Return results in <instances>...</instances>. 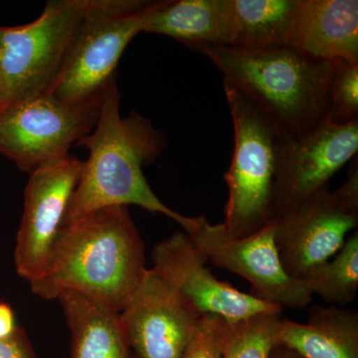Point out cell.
Listing matches in <instances>:
<instances>
[{
  "label": "cell",
  "instance_id": "6da1fadb",
  "mask_svg": "<svg viewBox=\"0 0 358 358\" xmlns=\"http://www.w3.org/2000/svg\"><path fill=\"white\" fill-rule=\"evenodd\" d=\"M147 270L129 207H105L63 226L44 274L30 287L44 300L73 291L120 313Z\"/></svg>",
  "mask_w": 358,
  "mask_h": 358
},
{
  "label": "cell",
  "instance_id": "7a4b0ae2",
  "mask_svg": "<svg viewBox=\"0 0 358 358\" xmlns=\"http://www.w3.org/2000/svg\"><path fill=\"white\" fill-rule=\"evenodd\" d=\"M76 145L86 148L89 155L64 225L96 209L129 205L162 214L182 228L187 225L190 217L167 207L148 183L143 166L164 150V136L140 115L122 117L115 77L103 90L95 128Z\"/></svg>",
  "mask_w": 358,
  "mask_h": 358
},
{
  "label": "cell",
  "instance_id": "3957f363",
  "mask_svg": "<svg viewBox=\"0 0 358 358\" xmlns=\"http://www.w3.org/2000/svg\"><path fill=\"white\" fill-rule=\"evenodd\" d=\"M209 59L228 82L248 96L291 140L329 124V84L336 61L291 48L246 50L227 46L192 49Z\"/></svg>",
  "mask_w": 358,
  "mask_h": 358
},
{
  "label": "cell",
  "instance_id": "277c9868",
  "mask_svg": "<svg viewBox=\"0 0 358 358\" xmlns=\"http://www.w3.org/2000/svg\"><path fill=\"white\" fill-rule=\"evenodd\" d=\"M234 129L224 229L245 237L275 221V176L285 141L289 138L248 96L224 81Z\"/></svg>",
  "mask_w": 358,
  "mask_h": 358
},
{
  "label": "cell",
  "instance_id": "5b68a950",
  "mask_svg": "<svg viewBox=\"0 0 358 358\" xmlns=\"http://www.w3.org/2000/svg\"><path fill=\"white\" fill-rule=\"evenodd\" d=\"M93 4L94 0H51L32 22L0 26L1 112L51 89Z\"/></svg>",
  "mask_w": 358,
  "mask_h": 358
},
{
  "label": "cell",
  "instance_id": "8992f818",
  "mask_svg": "<svg viewBox=\"0 0 358 358\" xmlns=\"http://www.w3.org/2000/svg\"><path fill=\"white\" fill-rule=\"evenodd\" d=\"M155 1L94 0L62 72L47 93L64 102L102 96L124 49L143 32Z\"/></svg>",
  "mask_w": 358,
  "mask_h": 358
},
{
  "label": "cell",
  "instance_id": "52a82bcc",
  "mask_svg": "<svg viewBox=\"0 0 358 358\" xmlns=\"http://www.w3.org/2000/svg\"><path fill=\"white\" fill-rule=\"evenodd\" d=\"M101 99L69 103L44 93L10 103L0 113V155L28 173L69 155L95 128Z\"/></svg>",
  "mask_w": 358,
  "mask_h": 358
},
{
  "label": "cell",
  "instance_id": "ba28073f",
  "mask_svg": "<svg viewBox=\"0 0 358 358\" xmlns=\"http://www.w3.org/2000/svg\"><path fill=\"white\" fill-rule=\"evenodd\" d=\"M207 262L244 278L254 296L284 310L308 307L313 294L301 280L286 272L277 243L275 220L248 236L235 237L222 224H210L205 216L190 217L183 228Z\"/></svg>",
  "mask_w": 358,
  "mask_h": 358
},
{
  "label": "cell",
  "instance_id": "9c48e42d",
  "mask_svg": "<svg viewBox=\"0 0 358 358\" xmlns=\"http://www.w3.org/2000/svg\"><path fill=\"white\" fill-rule=\"evenodd\" d=\"M358 225V166L352 164L341 187L326 189L275 219V243L294 279L331 260Z\"/></svg>",
  "mask_w": 358,
  "mask_h": 358
},
{
  "label": "cell",
  "instance_id": "30bf717a",
  "mask_svg": "<svg viewBox=\"0 0 358 358\" xmlns=\"http://www.w3.org/2000/svg\"><path fill=\"white\" fill-rule=\"evenodd\" d=\"M82 166L83 162L69 154L29 173L14 250L16 271L29 284L40 279L46 270Z\"/></svg>",
  "mask_w": 358,
  "mask_h": 358
},
{
  "label": "cell",
  "instance_id": "8fae6325",
  "mask_svg": "<svg viewBox=\"0 0 358 358\" xmlns=\"http://www.w3.org/2000/svg\"><path fill=\"white\" fill-rule=\"evenodd\" d=\"M154 270L197 315H216L235 322L262 313H282V308L229 282L218 280L207 260L185 232H176L155 245Z\"/></svg>",
  "mask_w": 358,
  "mask_h": 358
},
{
  "label": "cell",
  "instance_id": "7c38bea8",
  "mask_svg": "<svg viewBox=\"0 0 358 358\" xmlns=\"http://www.w3.org/2000/svg\"><path fill=\"white\" fill-rule=\"evenodd\" d=\"M357 150L358 122L327 124L301 140L287 138L275 176V220L329 187Z\"/></svg>",
  "mask_w": 358,
  "mask_h": 358
},
{
  "label": "cell",
  "instance_id": "4fadbf2b",
  "mask_svg": "<svg viewBox=\"0 0 358 358\" xmlns=\"http://www.w3.org/2000/svg\"><path fill=\"white\" fill-rule=\"evenodd\" d=\"M120 317L134 357L181 358L201 317L154 268H148Z\"/></svg>",
  "mask_w": 358,
  "mask_h": 358
},
{
  "label": "cell",
  "instance_id": "5bb4252c",
  "mask_svg": "<svg viewBox=\"0 0 358 358\" xmlns=\"http://www.w3.org/2000/svg\"><path fill=\"white\" fill-rule=\"evenodd\" d=\"M289 47L319 60L358 64L357 0H301Z\"/></svg>",
  "mask_w": 358,
  "mask_h": 358
},
{
  "label": "cell",
  "instance_id": "9a60e30c",
  "mask_svg": "<svg viewBox=\"0 0 358 358\" xmlns=\"http://www.w3.org/2000/svg\"><path fill=\"white\" fill-rule=\"evenodd\" d=\"M277 339L301 358H358V313L313 306L306 324L281 317Z\"/></svg>",
  "mask_w": 358,
  "mask_h": 358
},
{
  "label": "cell",
  "instance_id": "2e32d148",
  "mask_svg": "<svg viewBox=\"0 0 358 358\" xmlns=\"http://www.w3.org/2000/svg\"><path fill=\"white\" fill-rule=\"evenodd\" d=\"M301 0H225V46L246 50L289 47Z\"/></svg>",
  "mask_w": 358,
  "mask_h": 358
},
{
  "label": "cell",
  "instance_id": "e0dca14e",
  "mask_svg": "<svg viewBox=\"0 0 358 358\" xmlns=\"http://www.w3.org/2000/svg\"><path fill=\"white\" fill-rule=\"evenodd\" d=\"M57 300L72 336L71 358H133L119 312L73 291Z\"/></svg>",
  "mask_w": 358,
  "mask_h": 358
},
{
  "label": "cell",
  "instance_id": "ac0fdd59",
  "mask_svg": "<svg viewBox=\"0 0 358 358\" xmlns=\"http://www.w3.org/2000/svg\"><path fill=\"white\" fill-rule=\"evenodd\" d=\"M225 0L155 1L143 32L164 35L188 48L225 46Z\"/></svg>",
  "mask_w": 358,
  "mask_h": 358
},
{
  "label": "cell",
  "instance_id": "d6986e66",
  "mask_svg": "<svg viewBox=\"0 0 358 358\" xmlns=\"http://www.w3.org/2000/svg\"><path fill=\"white\" fill-rule=\"evenodd\" d=\"M310 293L327 303L345 307L358 292V232L346 239L333 260L320 264L301 280Z\"/></svg>",
  "mask_w": 358,
  "mask_h": 358
},
{
  "label": "cell",
  "instance_id": "ffe728a7",
  "mask_svg": "<svg viewBox=\"0 0 358 358\" xmlns=\"http://www.w3.org/2000/svg\"><path fill=\"white\" fill-rule=\"evenodd\" d=\"M282 313H262L228 322L224 358H271L278 345L277 329Z\"/></svg>",
  "mask_w": 358,
  "mask_h": 358
},
{
  "label": "cell",
  "instance_id": "44dd1931",
  "mask_svg": "<svg viewBox=\"0 0 358 358\" xmlns=\"http://www.w3.org/2000/svg\"><path fill=\"white\" fill-rule=\"evenodd\" d=\"M329 124L358 122V64L336 61L329 84Z\"/></svg>",
  "mask_w": 358,
  "mask_h": 358
},
{
  "label": "cell",
  "instance_id": "7402d4cb",
  "mask_svg": "<svg viewBox=\"0 0 358 358\" xmlns=\"http://www.w3.org/2000/svg\"><path fill=\"white\" fill-rule=\"evenodd\" d=\"M226 327L219 315H202L181 358H224Z\"/></svg>",
  "mask_w": 358,
  "mask_h": 358
},
{
  "label": "cell",
  "instance_id": "603a6c76",
  "mask_svg": "<svg viewBox=\"0 0 358 358\" xmlns=\"http://www.w3.org/2000/svg\"><path fill=\"white\" fill-rule=\"evenodd\" d=\"M0 358H37L24 329L18 327L11 336L0 339Z\"/></svg>",
  "mask_w": 358,
  "mask_h": 358
},
{
  "label": "cell",
  "instance_id": "cb8c5ba5",
  "mask_svg": "<svg viewBox=\"0 0 358 358\" xmlns=\"http://www.w3.org/2000/svg\"><path fill=\"white\" fill-rule=\"evenodd\" d=\"M17 327L13 308L6 303H0V339L11 336Z\"/></svg>",
  "mask_w": 358,
  "mask_h": 358
},
{
  "label": "cell",
  "instance_id": "d4e9b609",
  "mask_svg": "<svg viewBox=\"0 0 358 358\" xmlns=\"http://www.w3.org/2000/svg\"><path fill=\"white\" fill-rule=\"evenodd\" d=\"M271 358H301L298 355L284 348V346L277 345L273 350Z\"/></svg>",
  "mask_w": 358,
  "mask_h": 358
},
{
  "label": "cell",
  "instance_id": "484cf974",
  "mask_svg": "<svg viewBox=\"0 0 358 358\" xmlns=\"http://www.w3.org/2000/svg\"><path fill=\"white\" fill-rule=\"evenodd\" d=\"M2 110V105H1V96H0V112H1Z\"/></svg>",
  "mask_w": 358,
  "mask_h": 358
},
{
  "label": "cell",
  "instance_id": "4316f807",
  "mask_svg": "<svg viewBox=\"0 0 358 358\" xmlns=\"http://www.w3.org/2000/svg\"><path fill=\"white\" fill-rule=\"evenodd\" d=\"M133 358H138V357H134V355H133Z\"/></svg>",
  "mask_w": 358,
  "mask_h": 358
}]
</instances>
